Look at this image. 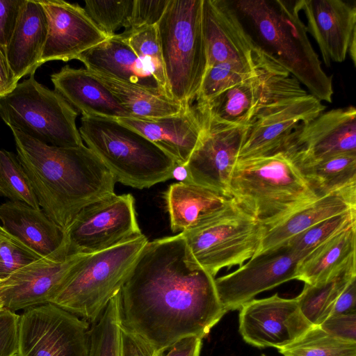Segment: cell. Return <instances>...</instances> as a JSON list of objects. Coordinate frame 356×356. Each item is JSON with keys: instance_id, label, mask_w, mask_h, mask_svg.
Returning a JSON list of instances; mask_svg holds the SVG:
<instances>
[{"instance_id": "7bdbcfd3", "label": "cell", "mask_w": 356, "mask_h": 356, "mask_svg": "<svg viewBox=\"0 0 356 356\" xmlns=\"http://www.w3.org/2000/svg\"><path fill=\"white\" fill-rule=\"evenodd\" d=\"M19 315L0 309V356H17Z\"/></svg>"}, {"instance_id": "9a60e30c", "label": "cell", "mask_w": 356, "mask_h": 356, "mask_svg": "<svg viewBox=\"0 0 356 356\" xmlns=\"http://www.w3.org/2000/svg\"><path fill=\"white\" fill-rule=\"evenodd\" d=\"M86 254H68L63 246L0 280L3 307L15 312L51 303L74 267Z\"/></svg>"}, {"instance_id": "8d00e7d4", "label": "cell", "mask_w": 356, "mask_h": 356, "mask_svg": "<svg viewBox=\"0 0 356 356\" xmlns=\"http://www.w3.org/2000/svg\"><path fill=\"white\" fill-rule=\"evenodd\" d=\"M0 196L40 209L32 185L17 155L0 149Z\"/></svg>"}, {"instance_id": "bcb514c9", "label": "cell", "mask_w": 356, "mask_h": 356, "mask_svg": "<svg viewBox=\"0 0 356 356\" xmlns=\"http://www.w3.org/2000/svg\"><path fill=\"white\" fill-rule=\"evenodd\" d=\"M356 313V278L353 279L337 299L330 316Z\"/></svg>"}, {"instance_id": "b9f144b4", "label": "cell", "mask_w": 356, "mask_h": 356, "mask_svg": "<svg viewBox=\"0 0 356 356\" xmlns=\"http://www.w3.org/2000/svg\"><path fill=\"white\" fill-rule=\"evenodd\" d=\"M170 0H134L126 30L156 25L161 19Z\"/></svg>"}, {"instance_id": "ffe728a7", "label": "cell", "mask_w": 356, "mask_h": 356, "mask_svg": "<svg viewBox=\"0 0 356 356\" xmlns=\"http://www.w3.org/2000/svg\"><path fill=\"white\" fill-rule=\"evenodd\" d=\"M47 17V37L40 64L76 59L106 40V35L79 4L63 0L40 1Z\"/></svg>"}, {"instance_id": "7c38bea8", "label": "cell", "mask_w": 356, "mask_h": 356, "mask_svg": "<svg viewBox=\"0 0 356 356\" xmlns=\"http://www.w3.org/2000/svg\"><path fill=\"white\" fill-rule=\"evenodd\" d=\"M89 323L52 304L19 316L17 356H88Z\"/></svg>"}, {"instance_id": "836d02e7", "label": "cell", "mask_w": 356, "mask_h": 356, "mask_svg": "<svg viewBox=\"0 0 356 356\" xmlns=\"http://www.w3.org/2000/svg\"><path fill=\"white\" fill-rule=\"evenodd\" d=\"M120 334V291L89 328L88 356H121Z\"/></svg>"}, {"instance_id": "f546056e", "label": "cell", "mask_w": 356, "mask_h": 356, "mask_svg": "<svg viewBox=\"0 0 356 356\" xmlns=\"http://www.w3.org/2000/svg\"><path fill=\"white\" fill-rule=\"evenodd\" d=\"M89 72L111 91L132 118H158L172 115L179 113L186 105L140 86Z\"/></svg>"}, {"instance_id": "603a6c76", "label": "cell", "mask_w": 356, "mask_h": 356, "mask_svg": "<svg viewBox=\"0 0 356 356\" xmlns=\"http://www.w3.org/2000/svg\"><path fill=\"white\" fill-rule=\"evenodd\" d=\"M54 90L82 116L111 119L131 117L111 91L86 69L65 65L51 75Z\"/></svg>"}, {"instance_id": "681fc988", "label": "cell", "mask_w": 356, "mask_h": 356, "mask_svg": "<svg viewBox=\"0 0 356 356\" xmlns=\"http://www.w3.org/2000/svg\"><path fill=\"white\" fill-rule=\"evenodd\" d=\"M348 54H349L354 65H356V33H354L350 40Z\"/></svg>"}, {"instance_id": "4fadbf2b", "label": "cell", "mask_w": 356, "mask_h": 356, "mask_svg": "<svg viewBox=\"0 0 356 356\" xmlns=\"http://www.w3.org/2000/svg\"><path fill=\"white\" fill-rule=\"evenodd\" d=\"M285 245L255 255L227 275L215 278L220 302L226 313L241 309L257 294L296 279L302 259Z\"/></svg>"}, {"instance_id": "2e32d148", "label": "cell", "mask_w": 356, "mask_h": 356, "mask_svg": "<svg viewBox=\"0 0 356 356\" xmlns=\"http://www.w3.org/2000/svg\"><path fill=\"white\" fill-rule=\"evenodd\" d=\"M325 109L322 102L308 92L265 106L248 125L238 159L280 150L300 124L315 118Z\"/></svg>"}, {"instance_id": "ee69618b", "label": "cell", "mask_w": 356, "mask_h": 356, "mask_svg": "<svg viewBox=\"0 0 356 356\" xmlns=\"http://www.w3.org/2000/svg\"><path fill=\"white\" fill-rule=\"evenodd\" d=\"M319 326L333 337L356 343V313L330 316Z\"/></svg>"}, {"instance_id": "52a82bcc", "label": "cell", "mask_w": 356, "mask_h": 356, "mask_svg": "<svg viewBox=\"0 0 356 356\" xmlns=\"http://www.w3.org/2000/svg\"><path fill=\"white\" fill-rule=\"evenodd\" d=\"M147 242L143 234L108 249L86 254L51 303L92 323L120 291Z\"/></svg>"}, {"instance_id": "1f68e13d", "label": "cell", "mask_w": 356, "mask_h": 356, "mask_svg": "<svg viewBox=\"0 0 356 356\" xmlns=\"http://www.w3.org/2000/svg\"><path fill=\"white\" fill-rule=\"evenodd\" d=\"M295 163L318 197L356 184V154Z\"/></svg>"}, {"instance_id": "f35d334b", "label": "cell", "mask_w": 356, "mask_h": 356, "mask_svg": "<svg viewBox=\"0 0 356 356\" xmlns=\"http://www.w3.org/2000/svg\"><path fill=\"white\" fill-rule=\"evenodd\" d=\"M134 0L85 1L84 10L93 22L108 38L124 27L131 14Z\"/></svg>"}, {"instance_id": "74e56055", "label": "cell", "mask_w": 356, "mask_h": 356, "mask_svg": "<svg viewBox=\"0 0 356 356\" xmlns=\"http://www.w3.org/2000/svg\"><path fill=\"white\" fill-rule=\"evenodd\" d=\"M355 225L356 209H353L309 227L282 245L305 257L330 238Z\"/></svg>"}, {"instance_id": "d4e9b609", "label": "cell", "mask_w": 356, "mask_h": 356, "mask_svg": "<svg viewBox=\"0 0 356 356\" xmlns=\"http://www.w3.org/2000/svg\"><path fill=\"white\" fill-rule=\"evenodd\" d=\"M3 229L40 257L65 245L64 231L41 209L20 201L8 200L0 204Z\"/></svg>"}, {"instance_id": "277c9868", "label": "cell", "mask_w": 356, "mask_h": 356, "mask_svg": "<svg viewBox=\"0 0 356 356\" xmlns=\"http://www.w3.org/2000/svg\"><path fill=\"white\" fill-rule=\"evenodd\" d=\"M230 195L259 220L265 231L321 197L282 149L237 159Z\"/></svg>"}, {"instance_id": "c3c4849f", "label": "cell", "mask_w": 356, "mask_h": 356, "mask_svg": "<svg viewBox=\"0 0 356 356\" xmlns=\"http://www.w3.org/2000/svg\"><path fill=\"white\" fill-rule=\"evenodd\" d=\"M172 178L178 182H191L189 172L186 165L175 164L171 175Z\"/></svg>"}, {"instance_id": "ac0fdd59", "label": "cell", "mask_w": 356, "mask_h": 356, "mask_svg": "<svg viewBox=\"0 0 356 356\" xmlns=\"http://www.w3.org/2000/svg\"><path fill=\"white\" fill-rule=\"evenodd\" d=\"M312 326L296 298H283L277 293L252 299L241 307L239 314V332L243 340L259 348H283Z\"/></svg>"}, {"instance_id": "e0dca14e", "label": "cell", "mask_w": 356, "mask_h": 356, "mask_svg": "<svg viewBox=\"0 0 356 356\" xmlns=\"http://www.w3.org/2000/svg\"><path fill=\"white\" fill-rule=\"evenodd\" d=\"M281 149L286 152L295 163L356 154L355 108L348 106L324 111L300 124Z\"/></svg>"}, {"instance_id": "d6a6232c", "label": "cell", "mask_w": 356, "mask_h": 356, "mask_svg": "<svg viewBox=\"0 0 356 356\" xmlns=\"http://www.w3.org/2000/svg\"><path fill=\"white\" fill-rule=\"evenodd\" d=\"M276 64L278 63L277 62L266 64L224 62L213 65L206 72L195 99L196 101L195 106H200L205 104L225 90L255 76L261 69Z\"/></svg>"}, {"instance_id": "ab89813d", "label": "cell", "mask_w": 356, "mask_h": 356, "mask_svg": "<svg viewBox=\"0 0 356 356\" xmlns=\"http://www.w3.org/2000/svg\"><path fill=\"white\" fill-rule=\"evenodd\" d=\"M202 340L191 336L176 342L165 351L159 350L121 327V356H200Z\"/></svg>"}, {"instance_id": "8992f818", "label": "cell", "mask_w": 356, "mask_h": 356, "mask_svg": "<svg viewBox=\"0 0 356 356\" xmlns=\"http://www.w3.org/2000/svg\"><path fill=\"white\" fill-rule=\"evenodd\" d=\"M203 0H170L156 24L169 97L192 104L207 69Z\"/></svg>"}, {"instance_id": "7dc6e473", "label": "cell", "mask_w": 356, "mask_h": 356, "mask_svg": "<svg viewBox=\"0 0 356 356\" xmlns=\"http://www.w3.org/2000/svg\"><path fill=\"white\" fill-rule=\"evenodd\" d=\"M17 83L8 64L5 48L0 44V97L11 92Z\"/></svg>"}, {"instance_id": "60d3db41", "label": "cell", "mask_w": 356, "mask_h": 356, "mask_svg": "<svg viewBox=\"0 0 356 356\" xmlns=\"http://www.w3.org/2000/svg\"><path fill=\"white\" fill-rule=\"evenodd\" d=\"M40 258L0 225V280Z\"/></svg>"}, {"instance_id": "f907efd6", "label": "cell", "mask_w": 356, "mask_h": 356, "mask_svg": "<svg viewBox=\"0 0 356 356\" xmlns=\"http://www.w3.org/2000/svg\"><path fill=\"white\" fill-rule=\"evenodd\" d=\"M3 307L1 301L0 300V309Z\"/></svg>"}, {"instance_id": "816d5d0a", "label": "cell", "mask_w": 356, "mask_h": 356, "mask_svg": "<svg viewBox=\"0 0 356 356\" xmlns=\"http://www.w3.org/2000/svg\"><path fill=\"white\" fill-rule=\"evenodd\" d=\"M262 356H265L264 355H263Z\"/></svg>"}, {"instance_id": "4316f807", "label": "cell", "mask_w": 356, "mask_h": 356, "mask_svg": "<svg viewBox=\"0 0 356 356\" xmlns=\"http://www.w3.org/2000/svg\"><path fill=\"white\" fill-rule=\"evenodd\" d=\"M353 209H356V184L321 197L283 222L266 230L254 256L281 245L290 238L323 220Z\"/></svg>"}, {"instance_id": "8fae6325", "label": "cell", "mask_w": 356, "mask_h": 356, "mask_svg": "<svg viewBox=\"0 0 356 356\" xmlns=\"http://www.w3.org/2000/svg\"><path fill=\"white\" fill-rule=\"evenodd\" d=\"M307 93L279 64L225 90L205 104L195 106L207 118L234 125H249L265 106Z\"/></svg>"}, {"instance_id": "d590c367", "label": "cell", "mask_w": 356, "mask_h": 356, "mask_svg": "<svg viewBox=\"0 0 356 356\" xmlns=\"http://www.w3.org/2000/svg\"><path fill=\"white\" fill-rule=\"evenodd\" d=\"M120 35L153 76L165 96L170 99L156 25L126 30Z\"/></svg>"}, {"instance_id": "44dd1931", "label": "cell", "mask_w": 356, "mask_h": 356, "mask_svg": "<svg viewBox=\"0 0 356 356\" xmlns=\"http://www.w3.org/2000/svg\"><path fill=\"white\" fill-rule=\"evenodd\" d=\"M305 29L316 41L323 63H342L356 33V7L342 0H299Z\"/></svg>"}, {"instance_id": "cb8c5ba5", "label": "cell", "mask_w": 356, "mask_h": 356, "mask_svg": "<svg viewBox=\"0 0 356 356\" xmlns=\"http://www.w3.org/2000/svg\"><path fill=\"white\" fill-rule=\"evenodd\" d=\"M47 29V15L39 0H24L15 30L5 49L17 81L24 76L34 74L41 65Z\"/></svg>"}, {"instance_id": "f6af8a7d", "label": "cell", "mask_w": 356, "mask_h": 356, "mask_svg": "<svg viewBox=\"0 0 356 356\" xmlns=\"http://www.w3.org/2000/svg\"><path fill=\"white\" fill-rule=\"evenodd\" d=\"M24 0H0V44L6 49L15 30Z\"/></svg>"}, {"instance_id": "e575fe53", "label": "cell", "mask_w": 356, "mask_h": 356, "mask_svg": "<svg viewBox=\"0 0 356 356\" xmlns=\"http://www.w3.org/2000/svg\"><path fill=\"white\" fill-rule=\"evenodd\" d=\"M284 356H356V343L330 335L312 325L291 343L278 349Z\"/></svg>"}, {"instance_id": "7402d4cb", "label": "cell", "mask_w": 356, "mask_h": 356, "mask_svg": "<svg viewBox=\"0 0 356 356\" xmlns=\"http://www.w3.org/2000/svg\"><path fill=\"white\" fill-rule=\"evenodd\" d=\"M116 120L147 138L181 165L188 162L204 130L202 118L193 104H186L179 113L172 115Z\"/></svg>"}, {"instance_id": "7a4b0ae2", "label": "cell", "mask_w": 356, "mask_h": 356, "mask_svg": "<svg viewBox=\"0 0 356 356\" xmlns=\"http://www.w3.org/2000/svg\"><path fill=\"white\" fill-rule=\"evenodd\" d=\"M10 129L40 207L63 231L86 206L115 193L113 175L87 146L48 145Z\"/></svg>"}, {"instance_id": "484cf974", "label": "cell", "mask_w": 356, "mask_h": 356, "mask_svg": "<svg viewBox=\"0 0 356 356\" xmlns=\"http://www.w3.org/2000/svg\"><path fill=\"white\" fill-rule=\"evenodd\" d=\"M76 59L88 71L134 83L165 96L153 76L120 34L108 38Z\"/></svg>"}, {"instance_id": "4dcf8cb0", "label": "cell", "mask_w": 356, "mask_h": 356, "mask_svg": "<svg viewBox=\"0 0 356 356\" xmlns=\"http://www.w3.org/2000/svg\"><path fill=\"white\" fill-rule=\"evenodd\" d=\"M355 278L354 259L325 281L314 285L305 284L302 292L296 299L300 311L311 325H320L330 316L338 297Z\"/></svg>"}, {"instance_id": "6da1fadb", "label": "cell", "mask_w": 356, "mask_h": 356, "mask_svg": "<svg viewBox=\"0 0 356 356\" xmlns=\"http://www.w3.org/2000/svg\"><path fill=\"white\" fill-rule=\"evenodd\" d=\"M226 313L215 277L195 262L183 234L148 241L120 290V323L152 348L203 339Z\"/></svg>"}, {"instance_id": "3957f363", "label": "cell", "mask_w": 356, "mask_h": 356, "mask_svg": "<svg viewBox=\"0 0 356 356\" xmlns=\"http://www.w3.org/2000/svg\"><path fill=\"white\" fill-rule=\"evenodd\" d=\"M256 44L272 56L309 94L332 102V76L312 47L300 17L299 0L230 1Z\"/></svg>"}, {"instance_id": "d6986e66", "label": "cell", "mask_w": 356, "mask_h": 356, "mask_svg": "<svg viewBox=\"0 0 356 356\" xmlns=\"http://www.w3.org/2000/svg\"><path fill=\"white\" fill-rule=\"evenodd\" d=\"M202 28L207 53V70L224 62H277L256 44L230 1L203 0Z\"/></svg>"}, {"instance_id": "9c48e42d", "label": "cell", "mask_w": 356, "mask_h": 356, "mask_svg": "<svg viewBox=\"0 0 356 356\" xmlns=\"http://www.w3.org/2000/svg\"><path fill=\"white\" fill-rule=\"evenodd\" d=\"M76 111L56 91L31 75L0 97V116L10 127L48 145H83L76 127Z\"/></svg>"}, {"instance_id": "5b68a950", "label": "cell", "mask_w": 356, "mask_h": 356, "mask_svg": "<svg viewBox=\"0 0 356 356\" xmlns=\"http://www.w3.org/2000/svg\"><path fill=\"white\" fill-rule=\"evenodd\" d=\"M79 131L116 182L143 189L172 178L176 162L147 138L115 119L82 116Z\"/></svg>"}, {"instance_id": "83f0119b", "label": "cell", "mask_w": 356, "mask_h": 356, "mask_svg": "<svg viewBox=\"0 0 356 356\" xmlns=\"http://www.w3.org/2000/svg\"><path fill=\"white\" fill-rule=\"evenodd\" d=\"M164 197L173 232L197 227L214 210L231 198L218 191L193 182L172 184Z\"/></svg>"}, {"instance_id": "30bf717a", "label": "cell", "mask_w": 356, "mask_h": 356, "mask_svg": "<svg viewBox=\"0 0 356 356\" xmlns=\"http://www.w3.org/2000/svg\"><path fill=\"white\" fill-rule=\"evenodd\" d=\"M64 233L68 254H91L142 235L134 196L114 193L86 206Z\"/></svg>"}, {"instance_id": "f1b7e54d", "label": "cell", "mask_w": 356, "mask_h": 356, "mask_svg": "<svg viewBox=\"0 0 356 356\" xmlns=\"http://www.w3.org/2000/svg\"><path fill=\"white\" fill-rule=\"evenodd\" d=\"M356 225L311 251L298 264L296 280L314 285L337 273L355 259Z\"/></svg>"}, {"instance_id": "5bb4252c", "label": "cell", "mask_w": 356, "mask_h": 356, "mask_svg": "<svg viewBox=\"0 0 356 356\" xmlns=\"http://www.w3.org/2000/svg\"><path fill=\"white\" fill-rule=\"evenodd\" d=\"M200 115L203 133L186 164L191 181L232 197L231 177L248 125L220 122Z\"/></svg>"}, {"instance_id": "ba28073f", "label": "cell", "mask_w": 356, "mask_h": 356, "mask_svg": "<svg viewBox=\"0 0 356 356\" xmlns=\"http://www.w3.org/2000/svg\"><path fill=\"white\" fill-rule=\"evenodd\" d=\"M265 228L231 197L197 227L181 232L195 262L215 277L222 268L242 266L257 252Z\"/></svg>"}]
</instances>
